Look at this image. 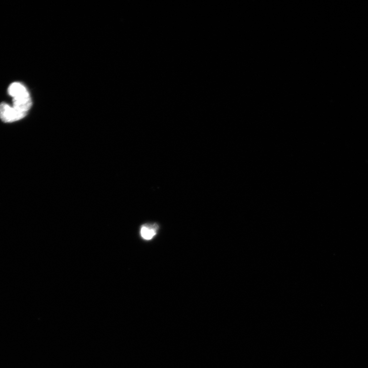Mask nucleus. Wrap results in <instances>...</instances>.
<instances>
[{"label": "nucleus", "mask_w": 368, "mask_h": 368, "mask_svg": "<svg viewBox=\"0 0 368 368\" xmlns=\"http://www.w3.org/2000/svg\"><path fill=\"white\" fill-rule=\"evenodd\" d=\"M27 113L22 112L11 107L8 104L3 103L0 104V119L4 122H13L24 118Z\"/></svg>", "instance_id": "1"}, {"label": "nucleus", "mask_w": 368, "mask_h": 368, "mask_svg": "<svg viewBox=\"0 0 368 368\" xmlns=\"http://www.w3.org/2000/svg\"><path fill=\"white\" fill-rule=\"evenodd\" d=\"M159 229V227L156 223L144 224L141 228V237L145 240H151L157 235Z\"/></svg>", "instance_id": "3"}, {"label": "nucleus", "mask_w": 368, "mask_h": 368, "mask_svg": "<svg viewBox=\"0 0 368 368\" xmlns=\"http://www.w3.org/2000/svg\"><path fill=\"white\" fill-rule=\"evenodd\" d=\"M13 107L22 112L27 113L32 107V100L29 93L13 99Z\"/></svg>", "instance_id": "2"}, {"label": "nucleus", "mask_w": 368, "mask_h": 368, "mask_svg": "<svg viewBox=\"0 0 368 368\" xmlns=\"http://www.w3.org/2000/svg\"><path fill=\"white\" fill-rule=\"evenodd\" d=\"M8 92L13 98L29 93L26 87L20 83H14L11 84L8 87Z\"/></svg>", "instance_id": "4"}]
</instances>
